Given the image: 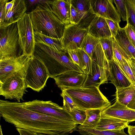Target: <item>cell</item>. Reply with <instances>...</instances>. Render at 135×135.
Here are the masks:
<instances>
[{"mask_svg": "<svg viewBox=\"0 0 135 135\" xmlns=\"http://www.w3.org/2000/svg\"><path fill=\"white\" fill-rule=\"evenodd\" d=\"M18 46L17 22L0 28V59L19 56L17 54Z\"/></svg>", "mask_w": 135, "mask_h": 135, "instance_id": "8", "label": "cell"}, {"mask_svg": "<svg viewBox=\"0 0 135 135\" xmlns=\"http://www.w3.org/2000/svg\"><path fill=\"white\" fill-rule=\"evenodd\" d=\"M114 38L118 45L129 57L135 61V47L128 38L124 27L119 28Z\"/></svg>", "mask_w": 135, "mask_h": 135, "instance_id": "23", "label": "cell"}, {"mask_svg": "<svg viewBox=\"0 0 135 135\" xmlns=\"http://www.w3.org/2000/svg\"><path fill=\"white\" fill-rule=\"evenodd\" d=\"M70 1L79 12L80 19L79 24L82 25L88 24L96 16L92 8L90 0H70Z\"/></svg>", "mask_w": 135, "mask_h": 135, "instance_id": "20", "label": "cell"}, {"mask_svg": "<svg viewBox=\"0 0 135 135\" xmlns=\"http://www.w3.org/2000/svg\"><path fill=\"white\" fill-rule=\"evenodd\" d=\"M114 95L122 104L127 106L135 98V85L131 84L129 86L123 88H116Z\"/></svg>", "mask_w": 135, "mask_h": 135, "instance_id": "24", "label": "cell"}, {"mask_svg": "<svg viewBox=\"0 0 135 135\" xmlns=\"http://www.w3.org/2000/svg\"><path fill=\"white\" fill-rule=\"evenodd\" d=\"M50 75L44 64L33 55L31 56L25 76L27 88L39 92L45 86Z\"/></svg>", "mask_w": 135, "mask_h": 135, "instance_id": "5", "label": "cell"}, {"mask_svg": "<svg viewBox=\"0 0 135 135\" xmlns=\"http://www.w3.org/2000/svg\"><path fill=\"white\" fill-rule=\"evenodd\" d=\"M61 90L62 92L60 95L63 99V107L66 110L69 111H71L75 108H79L65 90L62 89Z\"/></svg>", "mask_w": 135, "mask_h": 135, "instance_id": "34", "label": "cell"}, {"mask_svg": "<svg viewBox=\"0 0 135 135\" xmlns=\"http://www.w3.org/2000/svg\"><path fill=\"white\" fill-rule=\"evenodd\" d=\"M18 43L22 54L31 56L34 53L36 42L34 30L30 13L25 12L17 22Z\"/></svg>", "mask_w": 135, "mask_h": 135, "instance_id": "6", "label": "cell"}, {"mask_svg": "<svg viewBox=\"0 0 135 135\" xmlns=\"http://www.w3.org/2000/svg\"><path fill=\"white\" fill-rule=\"evenodd\" d=\"M88 33V30L71 24L65 25L61 40L67 51L80 49L84 38Z\"/></svg>", "mask_w": 135, "mask_h": 135, "instance_id": "11", "label": "cell"}, {"mask_svg": "<svg viewBox=\"0 0 135 135\" xmlns=\"http://www.w3.org/2000/svg\"><path fill=\"white\" fill-rule=\"evenodd\" d=\"M88 33L96 38H107L112 37L105 19L97 15L88 29Z\"/></svg>", "mask_w": 135, "mask_h": 135, "instance_id": "18", "label": "cell"}, {"mask_svg": "<svg viewBox=\"0 0 135 135\" xmlns=\"http://www.w3.org/2000/svg\"><path fill=\"white\" fill-rule=\"evenodd\" d=\"M92 8L95 14L119 23L121 18L113 4V0H90Z\"/></svg>", "mask_w": 135, "mask_h": 135, "instance_id": "12", "label": "cell"}, {"mask_svg": "<svg viewBox=\"0 0 135 135\" xmlns=\"http://www.w3.org/2000/svg\"><path fill=\"white\" fill-rule=\"evenodd\" d=\"M26 10L25 1L15 0L13 7L0 16V28L17 22L23 16Z\"/></svg>", "mask_w": 135, "mask_h": 135, "instance_id": "15", "label": "cell"}, {"mask_svg": "<svg viewBox=\"0 0 135 135\" xmlns=\"http://www.w3.org/2000/svg\"><path fill=\"white\" fill-rule=\"evenodd\" d=\"M128 132L129 135H135V126L128 125Z\"/></svg>", "mask_w": 135, "mask_h": 135, "instance_id": "41", "label": "cell"}, {"mask_svg": "<svg viewBox=\"0 0 135 135\" xmlns=\"http://www.w3.org/2000/svg\"><path fill=\"white\" fill-rule=\"evenodd\" d=\"M116 63L131 83L135 85V61L125 59L121 63Z\"/></svg>", "mask_w": 135, "mask_h": 135, "instance_id": "25", "label": "cell"}, {"mask_svg": "<svg viewBox=\"0 0 135 135\" xmlns=\"http://www.w3.org/2000/svg\"><path fill=\"white\" fill-rule=\"evenodd\" d=\"M101 119L95 129L103 131L121 130L127 128L129 122L101 113Z\"/></svg>", "mask_w": 135, "mask_h": 135, "instance_id": "21", "label": "cell"}, {"mask_svg": "<svg viewBox=\"0 0 135 135\" xmlns=\"http://www.w3.org/2000/svg\"><path fill=\"white\" fill-rule=\"evenodd\" d=\"M34 31L57 38L62 37L65 25L52 12L46 1L30 13Z\"/></svg>", "mask_w": 135, "mask_h": 135, "instance_id": "3", "label": "cell"}, {"mask_svg": "<svg viewBox=\"0 0 135 135\" xmlns=\"http://www.w3.org/2000/svg\"><path fill=\"white\" fill-rule=\"evenodd\" d=\"M26 72L14 73L0 83V95L6 99L16 100L18 102L23 100V97L27 91Z\"/></svg>", "mask_w": 135, "mask_h": 135, "instance_id": "7", "label": "cell"}, {"mask_svg": "<svg viewBox=\"0 0 135 135\" xmlns=\"http://www.w3.org/2000/svg\"><path fill=\"white\" fill-rule=\"evenodd\" d=\"M132 109L135 110V98L127 106Z\"/></svg>", "mask_w": 135, "mask_h": 135, "instance_id": "42", "label": "cell"}, {"mask_svg": "<svg viewBox=\"0 0 135 135\" xmlns=\"http://www.w3.org/2000/svg\"><path fill=\"white\" fill-rule=\"evenodd\" d=\"M99 40V43L106 59L109 62L113 59L112 37L102 38Z\"/></svg>", "mask_w": 135, "mask_h": 135, "instance_id": "29", "label": "cell"}, {"mask_svg": "<svg viewBox=\"0 0 135 135\" xmlns=\"http://www.w3.org/2000/svg\"><path fill=\"white\" fill-rule=\"evenodd\" d=\"M124 28L129 40L135 47V27L128 21Z\"/></svg>", "mask_w": 135, "mask_h": 135, "instance_id": "35", "label": "cell"}, {"mask_svg": "<svg viewBox=\"0 0 135 135\" xmlns=\"http://www.w3.org/2000/svg\"><path fill=\"white\" fill-rule=\"evenodd\" d=\"M33 55L44 64L50 78L54 79L70 71L83 73L72 61L67 52H58L45 45L36 43Z\"/></svg>", "mask_w": 135, "mask_h": 135, "instance_id": "2", "label": "cell"}, {"mask_svg": "<svg viewBox=\"0 0 135 135\" xmlns=\"http://www.w3.org/2000/svg\"><path fill=\"white\" fill-rule=\"evenodd\" d=\"M47 3L52 12L65 25L70 23V0L47 1Z\"/></svg>", "mask_w": 135, "mask_h": 135, "instance_id": "17", "label": "cell"}, {"mask_svg": "<svg viewBox=\"0 0 135 135\" xmlns=\"http://www.w3.org/2000/svg\"><path fill=\"white\" fill-rule=\"evenodd\" d=\"M102 110L95 109L86 110V117L82 125H79L83 127L95 129L101 119V114Z\"/></svg>", "mask_w": 135, "mask_h": 135, "instance_id": "26", "label": "cell"}, {"mask_svg": "<svg viewBox=\"0 0 135 135\" xmlns=\"http://www.w3.org/2000/svg\"><path fill=\"white\" fill-rule=\"evenodd\" d=\"M101 113L130 123L135 121V110L122 104L117 99L113 104L103 110Z\"/></svg>", "mask_w": 135, "mask_h": 135, "instance_id": "14", "label": "cell"}, {"mask_svg": "<svg viewBox=\"0 0 135 135\" xmlns=\"http://www.w3.org/2000/svg\"><path fill=\"white\" fill-rule=\"evenodd\" d=\"M67 52L72 61L79 67V60L77 50H69Z\"/></svg>", "mask_w": 135, "mask_h": 135, "instance_id": "39", "label": "cell"}, {"mask_svg": "<svg viewBox=\"0 0 135 135\" xmlns=\"http://www.w3.org/2000/svg\"><path fill=\"white\" fill-rule=\"evenodd\" d=\"M67 110L76 123L78 124H83L86 117V110L79 108H75L71 111Z\"/></svg>", "mask_w": 135, "mask_h": 135, "instance_id": "33", "label": "cell"}, {"mask_svg": "<svg viewBox=\"0 0 135 135\" xmlns=\"http://www.w3.org/2000/svg\"><path fill=\"white\" fill-rule=\"evenodd\" d=\"M34 33L36 43L45 45L58 52H67L63 47L61 38L51 37L35 31Z\"/></svg>", "mask_w": 135, "mask_h": 135, "instance_id": "22", "label": "cell"}, {"mask_svg": "<svg viewBox=\"0 0 135 135\" xmlns=\"http://www.w3.org/2000/svg\"><path fill=\"white\" fill-rule=\"evenodd\" d=\"M108 70V80H110V83L113 84L116 88L126 87L131 84L113 59L109 61Z\"/></svg>", "mask_w": 135, "mask_h": 135, "instance_id": "19", "label": "cell"}, {"mask_svg": "<svg viewBox=\"0 0 135 135\" xmlns=\"http://www.w3.org/2000/svg\"><path fill=\"white\" fill-rule=\"evenodd\" d=\"M16 129L20 135H38L36 133L25 129L16 128Z\"/></svg>", "mask_w": 135, "mask_h": 135, "instance_id": "40", "label": "cell"}, {"mask_svg": "<svg viewBox=\"0 0 135 135\" xmlns=\"http://www.w3.org/2000/svg\"><path fill=\"white\" fill-rule=\"evenodd\" d=\"M113 59L117 63H121L125 59H131L121 48L114 37H113Z\"/></svg>", "mask_w": 135, "mask_h": 135, "instance_id": "30", "label": "cell"}, {"mask_svg": "<svg viewBox=\"0 0 135 135\" xmlns=\"http://www.w3.org/2000/svg\"><path fill=\"white\" fill-rule=\"evenodd\" d=\"M105 19L110 30L112 37H115L120 27L119 23L110 20Z\"/></svg>", "mask_w": 135, "mask_h": 135, "instance_id": "38", "label": "cell"}, {"mask_svg": "<svg viewBox=\"0 0 135 135\" xmlns=\"http://www.w3.org/2000/svg\"><path fill=\"white\" fill-rule=\"evenodd\" d=\"M99 42V39L93 37L88 33L83 40L80 49L93 60L94 50Z\"/></svg>", "mask_w": 135, "mask_h": 135, "instance_id": "27", "label": "cell"}, {"mask_svg": "<svg viewBox=\"0 0 135 135\" xmlns=\"http://www.w3.org/2000/svg\"><path fill=\"white\" fill-rule=\"evenodd\" d=\"M86 76L83 73L71 71L59 75L54 79L56 84L60 89L75 88L82 86Z\"/></svg>", "mask_w": 135, "mask_h": 135, "instance_id": "13", "label": "cell"}, {"mask_svg": "<svg viewBox=\"0 0 135 135\" xmlns=\"http://www.w3.org/2000/svg\"><path fill=\"white\" fill-rule=\"evenodd\" d=\"M108 70L100 66L93 60L92 74L86 75L85 80L82 87L100 86L102 84L108 83Z\"/></svg>", "mask_w": 135, "mask_h": 135, "instance_id": "16", "label": "cell"}, {"mask_svg": "<svg viewBox=\"0 0 135 135\" xmlns=\"http://www.w3.org/2000/svg\"><path fill=\"white\" fill-rule=\"evenodd\" d=\"M0 116L16 128L38 134L68 135L76 130L75 122L36 112L22 103L0 100Z\"/></svg>", "mask_w": 135, "mask_h": 135, "instance_id": "1", "label": "cell"}, {"mask_svg": "<svg viewBox=\"0 0 135 135\" xmlns=\"http://www.w3.org/2000/svg\"><path fill=\"white\" fill-rule=\"evenodd\" d=\"M79 60V68L86 75L92 74V60L81 49L77 50Z\"/></svg>", "mask_w": 135, "mask_h": 135, "instance_id": "28", "label": "cell"}, {"mask_svg": "<svg viewBox=\"0 0 135 135\" xmlns=\"http://www.w3.org/2000/svg\"><path fill=\"white\" fill-rule=\"evenodd\" d=\"M0 135H3L2 131V129L1 126H0Z\"/></svg>", "mask_w": 135, "mask_h": 135, "instance_id": "43", "label": "cell"}, {"mask_svg": "<svg viewBox=\"0 0 135 135\" xmlns=\"http://www.w3.org/2000/svg\"><path fill=\"white\" fill-rule=\"evenodd\" d=\"M22 103L25 107L32 111L75 122L71 116L63 107L60 106L51 101L36 99Z\"/></svg>", "mask_w": 135, "mask_h": 135, "instance_id": "9", "label": "cell"}, {"mask_svg": "<svg viewBox=\"0 0 135 135\" xmlns=\"http://www.w3.org/2000/svg\"><path fill=\"white\" fill-rule=\"evenodd\" d=\"M117 11L123 21H129V16L126 0H113Z\"/></svg>", "mask_w": 135, "mask_h": 135, "instance_id": "32", "label": "cell"}, {"mask_svg": "<svg viewBox=\"0 0 135 135\" xmlns=\"http://www.w3.org/2000/svg\"><path fill=\"white\" fill-rule=\"evenodd\" d=\"M31 56L22 54L0 59V83L14 73L26 72Z\"/></svg>", "mask_w": 135, "mask_h": 135, "instance_id": "10", "label": "cell"}, {"mask_svg": "<svg viewBox=\"0 0 135 135\" xmlns=\"http://www.w3.org/2000/svg\"><path fill=\"white\" fill-rule=\"evenodd\" d=\"M99 86L64 89L78 107L83 110L99 109L103 110L111 103L99 89Z\"/></svg>", "mask_w": 135, "mask_h": 135, "instance_id": "4", "label": "cell"}, {"mask_svg": "<svg viewBox=\"0 0 135 135\" xmlns=\"http://www.w3.org/2000/svg\"><path fill=\"white\" fill-rule=\"evenodd\" d=\"M80 21V18L79 12L77 9L71 4L70 17V23L77 25L79 24Z\"/></svg>", "mask_w": 135, "mask_h": 135, "instance_id": "37", "label": "cell"}, {"mask_svg": "<svg viewBox=\"0 0 135 135\" xmlns=\"http://www.w3.org/2000/svg\"><path fill=\"white\" fill-rule=\"evenodd\" d=\"M129 19L135 27V0H126Z\"/></svg>", "mask_w": 135, "mask_h": 135, "instance_id": "36", "label": "cell"}, {"mask_svg": "<svg viewBox=\"0 0 135 135\" xmlns=\"http://www.w3.org/2000/svg\"><path fill=\"white\" fill-rule=\"evenodd\" d=\"M94 54L95 60H93L100 66L108 70L109 62L106 59L100 43L95 47Z\"/></svg>", "mask_w": 135, "mask_h": 135, "instance_id": "31", "label": "cell"}]
</instances>
